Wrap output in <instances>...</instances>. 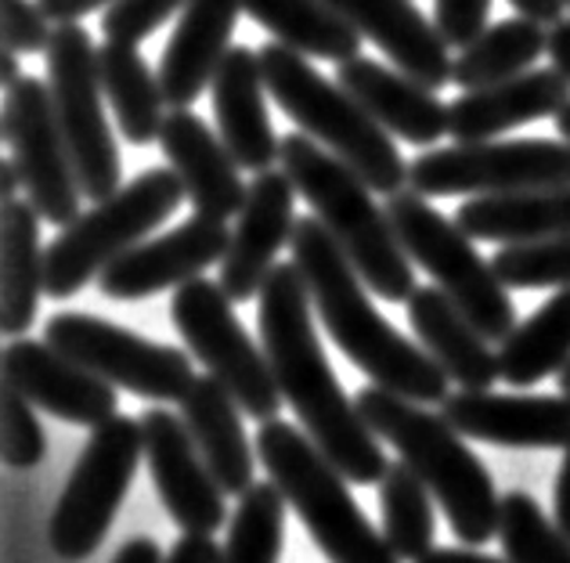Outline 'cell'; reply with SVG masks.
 Listing matches in <instances>:
<instances>
[{"label":"cell","mask_w":570,"mask_h":563,"mask_svg":"<svg viewBox=\"0 0 570 563\" xmlns=\"http://www.w3.org/2000/svg\"><path fill=\"white\" fill-rule=\"evenodd\" d=\"M40 210L29 199L4 203V275H0V329L19 339L33 329L43 293Z\"/></svg>","instance_id":"cell-30"},{"label":"cell","mask_w":570,"mask_h":563,"mask_svg":"<svg viewBox=\"0 0 570 563\" xmlns=\"http://www.w3.org/2000/svg\"><path fill=\"white\" fill-rule=\"evenodd\" d=\"M214 112H217V135L228 145V152L243 170L264 174L275 170L282 156V141L275 138L272 112H267V87H264V69H261V51L235 43L224 55L214 83Z\"/></svg>","instance_id":"cell-21"},{"label":"cell","mask_w":570,"mask_h":563,"mask_svg":"<svg viewBox=\"0 0 570 563\" xmlns=\"http://www.w3.org/2000/svg\"><path fill=\"white\" fill-rule=\"evenodd\" d=\"M98 72L105 101L116 112L119 138L130 145L159 141V130L167 124V95H163L159 72L148 69L138 43L105 40L98 48Z\"/></svg>","instance_id":"cell-29"},{"label":"cell","mask_w":570,"mask_h":563,"mask_svg":"<svg viewBox=\"0 0 570 563\" xmlns=\"http://www.w3.org/2000/svg\"><path fill=\"white\" fill-rule=\"evenodd\" d=\"M4 383L22 391L40 412L72 426L95 429L119 412V394L112 383L66 358L48 339H11L4 347Z\"/></svg>","instance_id":"cell-18"},{"label":"cell","mask_w":570,"mask_h":563,"mask_svg":"<svg viewBox=\"0 0 570 563\" xmlns=\"http://www.w3.org/2000/svg\"><path fill=\"white\" fill-rule=\"evenodd\" d=\"M380 510H383V539L401 560L415 563L433 550V492L415 477L409 463H390L386 477L380 481Z\"/></svg>","instance_id":"cell-34"},{"label":"cell","mask_w":570,"mask_h":563,"mask_svg":"<svg viewBox=\"0 0 570 563\" xmlns=\"http://www.w3.org/2000/svg\"><path fill=\"white\" fill-rule=\"evenodd\" d=\"M549 58H552V69H560L570 80V19H560L549 29Z\"/></svg>","instance_id":"cell-47"},{"label":"cell","mask_w":570,"mask_h":563,"mask_svg":"<svg viewBox=\"0 0 570 563\" xmlns=\"http://www.w3.org/2000/svg\"><path fill=\"white\" fill-rule=\"evenodd\" d=\"M557 130H560V141L570 145V106L557 116Z\"/></svg>","instance_id":"cell-51"},{"label":"cell","mask_w":570,"mask_h":563,"mask_svg":"<svg viewBox=\"0 0 570 563\" xmlns=\"http://www.w3.org/2000/svg\"><path fill=\"white\" fill-rule=\"evenodd\" d=\"M567 4H570V0H567Z\"/></svg>","instance_id":"cell-53"},{"label":"cell","mask_w":570,"mask_h":563,"mask_svg":"<svg viewBox=\"0 0 570 563\" xmlns=\"http://www.w3.org/2000/svg\"><path fill=\"white\" fill-rule=\"evenodd\" d=\"M570 106V80L560 69H531L523 77L480 87V91H462L448 106V135L459 145L466 141H491L505 130L557 120Z\"/></svg>","instance_id":"cell-23"},{"label":"cell","mask_w":570,"mask_h":563,"mask_svg":"<svg viewBox=\"0 0 570 563\" xmlns=\"http://www.w3.org/2000/svg\"><path fill=\"white\" fill-rule=\"evenodd\" d=\"M570 365V286L557 289L499 344V368L509 387H534Z\"/></svg>","instance_id":"cell-32"},{"label":"cell","mask_w":570,"mask_h":563,"mask_svg":"<svg viewBox=\"0 0 570 563\" xmlns=\"http://www.w3.org/2000/svg\"><path fill=\"white\" fill-rule=\"evenodd\" d=\"M141 458V419L116 412L109 423L91 429L48 524L51 550L66 563H80L98 553V545L112 527L119 502L130 492Z\"/></svg>","instance_id":"cell-11"},{"label":"cell","mask_w":570,"mask_h":563,"mask_svg":"<svg viewBox=\"0 0 570 563\" xmlns=\"http://www.w3.org/2000/svg\"><path fill=\"white\" fill-rule=\"evenodd\" d=\"M409 325L444 376L462 391H491L502 379L491 339L438 286H419L409 300Z\"/></svg>","instance_id":"cell-26"},{"label":"cell","mask_w":570,"mask_h":563,"mask_svg":"<svg viewBox=\"0 0 570 563\" xmlns=\"http://www.w3.org/2000/svg\"><path fill=\"white\" fill-rule=\"evenodd\" d=\"M499 542L509 563H570V539L523 492L502 495Z\"/></svg>","instance_id":"cell-36"},{"label":"cell","mask_w":570,"mask_h":563,"mask_svg":"<svg viewBox=\"0 0 570 563\" xmlns=\"http://www.w3.org/2000/svg\"><path fill=\"white\" fill-rule=\"evenodd\" d=\"M325 4L340 11L401 72L426 83L430 91L452 83L455 58L448 55L452 48L412 0H325Z\"/></svg>","instance_id":"cell-22"},{"label":"cell","mask_w":570,"mask_h":563,"mask_svg":"<svg viewBox=\"0 0 570 563\" xmlns=\"http://www.w3.org/2000/svg\"><path fill=\"white\" fill-rule=\"evenodd\" d=\"M289 249L325 333L376 387L394 391L419 405H441L452 394L448 391L452 379L423 350V344L401 336L372 307L365 278L357 275L351 257L336 246L318 217H296Z\"/></svg>","instance_id":"cell-2"},{"label":"cell","mask_w":570,"mask_h":563,"mask_svg":"<svg viewBox=\"0 0 570 563\" xmlns=\"http://www.w3.org/2000/svg\"><path fill=\"white\" fill-rule=\"evenodd\" d=\"M253 444H257L267 481L278 484V492L304 521L311 542L328 563H401L383 531L372 527L354 502L347 477L328 463L304 429L285 419H267L261 423Z\"/></svg>","instance_id":"cell-6"},{"label":"cell","mask_w":570,"mask_h":563,"mask_svg":"<svg viewBox=\"0 0 570 563\" xmlns=\"http://www.w3.org/2000/svg\"><path fill=\"white\" fill-rule=\"evenodd\" d=\"M455 225L480 243L520 246L570 235V185L509 191V196H473L459 206Z\"/></svg>","instance_id":"cell-28"},{"label":"cell","mask_w":570,"mask_h":563,"mask_svg":"<svg viewBox=\"0 0 570 563\" xmlns=\"http://www.w3.org/2000/svg\"><path fill=\"white\" fill-rule=\"evenodd\" d=\"M163 560H167V556L159 553V545L153 539L138 535V539H127L124 545H119V553H116L112 563H163Z\"/></svg>","instance_id":"cell-46"},{"label":"cell","mask_w":570,"mask_h":563,"mask_svg":"<svg viewBox=\"0 0 570 563\" xmlns=\"http://www.w3.org/2000/svg\"><path fill=\"white\" fill-rule=\"evenodd\" d=\"M257 325L275 383L285 402L293 405L304 434L351 484H380L390 463L380 448V437L343 394L333 365L325 358L318 329H314L307 282L293 260L275 264V271L267 275Z\"/></svg>","instance_id":"cell-1"},{"label":"cell","mask_w":570,"mask_h":563,"mask_svg":"<svg viewBox=\"0 0 570 563\" xmlns=\"http://www.w3.org/2000/svg\"><path fill=\"white\" fill-rule=\"evenodd\" d=\"M415 563H509V560L484 556V553H476L473 545H462V550H438V545H433V550L426 556H419Z\"/></svg>","instance_id":"cell-48"},{"label":"cell","mask_w":570,"mask_h":563,"mask_svg":"<svg viewBox=\"0 0 570 563\" xmlns=\"http://www.w3.org/2000/svg\"><path fill=\"white\" fill-rule=\"evenodd\" d=\"M185 199V185L174 170L138 174L116 196L95 203L72 225L58 228L43 254V293L55 300L77 296L91 278L98 282L116 257L145 243L163 220L174 217Z\"/></svg>","instance_id":"cell-7"},{"label":"cell","mask_w":570,"mask_h":563,"mask_svg":"<svg viewBox=\"0 0 570 563\" xmlns=\"http://www.w3.org/2000/svg\"><path fill=\"white\" fill-rule=\"evenodd\" d=\"M523 19H534V22H542V26H557L563 19V8H567V0H509Z\"/></svg>","instance_id":"cell-45"},{"label":"cell","mask_w":570,"mask_h":563,"mask_svg":"<svg viewBox=\"0 0 570 563\" xmlns=\"http://www.w3.org/2000/svg\"><path fill=\"white\" fill-rule=\"evenodd\" d=\"M159 148L170 170L181 177L195 214L217 220L238 217L249 185L243 181V167L228 152V145L206 127V120L188 109H174L159 130Z\"/></svg>","instance_id":"cell-20"},{"label":"cell","mask_w":570,"mask_h":563,"mask_svg":"<svg viewBox=\"0 0 570 563\" xmlns=\"http://www.w3.org/2000/svg\"><path fill=\"white\" fill-rule=\"evenodd\" d=\"M0 185H4V203L22 199L19 191H26V185H22L19 167H14V159H4V167H0Z\"/></svg>","instance_id":"cell-49"},{"label":"cell","mask_w":570,"mask_h":563,"mask_svg":"<svg viewBox=\"0 0 570 563\" xmlns=\"http://www.w3.org/2000/svg\"><path fill=\"white\" fill-rule=\"evenodd\" d=\"M163 563H224V550L209 535H181Z\"/></svg>","instance_id":"cell-42"},{"label":"cell","mask_w":570,"mask_h":563,"mask_svg":"<svg viewBox=\"0 0 570 563\" xmlns=\"http://www.w3.org/2000/svg\"><path fill=\"white\" fill-rule=\"evenodd\" d=\"M43 8V14L55 22V26H66V22H80L83 14H91L98 8H109L116 0H37Z\"/></svg>","instance_id":"cell-43"},{"label":"cell","mask_w":570,"mask_h":563,"mask_svg":"<svg viewBox=\"0 0 570 563\" xmlns=\"http://www.w3.org/2000/svg\"><path fill=\"white\" fill-rule=\"evenodd\" d=\"M37 405L22 391L4 383V463L14 470H33L43 463L48 437L37 419Z\"/></svg>","instance_id":"cell-38"},{"label":"cell","mask_w":570,"mask_h":563,"mask_svg":"<svg viewBox=\"0 0 570 563\" xmlns=\"http://www.w3.org/2000/svg\"><path fill=\"white\" fill-rule=\"evenodd\" d=\"M296 196L299 191L285 170H264L249 181L246 203L232 228L228 254L220 260V286L235 304L261 296L267 275L278 264V254L293 243Z\"/></svg>","instance_id":"cell-17"},{"label":"cell","mask_w":570,"mask_h":563,"mask_svg":"<svg viewBox=\"0 0 570 563\" xmlns=\"http://www.w3.org/2000/svg\"><path fill=\"white\" fill-rule=\"evenodd\" d=\"M542 55H549V29L542 22L523 19V14L502 19L455 55L452 83H459L462 91H480V87L531 72Z\"/></svg>","instance_id":"cell-33"},{"label":"cell","mask_w":570,"mask_h":563,"mask_svg":"<svg viewBox=\"0 0 570 563\" xmlns=\"http://www.w3.org/2000/svg\"><path fill=\"white\" fill-rule=\"evenodd\" d=\"M336 80L362 101L365 112L386 135L409 145H433L448 135V106L438 98V91L412 80L409 72L357 55L351 62H340Z\"/></svg>","instance_id":"cell-25"},{"label":"cell","mask_w":570,"mask_h":563,"mask_svg":"<svg viewBox=\"0 0 570 563\" xmlns=\"http://www.w3.org/2000/svg\"><path fill=\"white\" fill-rule=\"evenodd\" d=\"M232 304L235 300L224 293L220 282L191 278L174 293L170 322L188 344L191 358L203 362L206 376H214L249 419H278L285 397L275 383L272 362L264 347L253 344Z\"/></svg>","instance_id":"cell-9"},{"label":"cell","mask_w":570,"mask_h":563,"mask_svg":"<svg viewBox=\"0 0 570 563\" xmlns=\"http://www.w3.org/2000/svg\"><path fill=\"white\" fill-rule=\"evenodd\" d=\"M4 141L40 217L55 228L72 225L80 217L83 188L66 135L58 127L51 87L43 80L22 77L11 91H4Z\"/></svg>","instance_id":"cell-14"},{"label":"cell","mask_w":570,"mask_h":563,"mask_svg":"<svg viewBox=\"0 0 570 563\" xmlns=\"http://www.w3.org/2000/svg\"><path fill=\"white\" fill-rule=\"evenodd\" d=\"M494 271L513 289H567L570 286V235L549 243L502 246L494 254Z\"/></svg>","instance_id":"cell-37"},{"label":"cell","mask_w":570,"mask_h":563,"mask_svg":"<svg viewBox=\"0 0 570 563\" xmlns=\"http://www.w3.org/2000/svg\"><path fill=\"white\" fill-rule=\"evenodd\" d=\"M243 11L278 43L322 62H351L362 55V33L325 0H243Z\"/></svg>","instance_id":"cell-31"},{"label":"cell","mask_w":570,"mask_h":563,"mask_svg":"<svg viewBox=\"0 0 570 563\" xmlns=\"http://www.w3.org/2000/svg\"><path fill=\"white\" fill-rule=\"evenodd\" d=\"M43 339L66 358L112 383L116 391L145 397V402H181L199 379L185 350L156 344V339H145L124 325L83 315V310L51 315L43 325Z\"/></svg>","instance_id":"cell-13"},{"label":"cell","mask_w":570,"mask_h":563,"mask_svg":"<svg viewBox=\"0 0 570 563\" xmlns=\"http://www.w3.org/2000/svg\"><path fill=\"white\" fill-rule=\"evenodd\" d=\"M354 405L372 434L397 448L401 463H409L415 477H423L462 545L499 539L502 498L494 492L491 473L441 412H430L376 383L357 391Z\"/></svg>","instance_id":"cell-3"},{"label":"cell","mask_w":570,"mask_h":563,"mask_svg":"<svg viewBox=\"0 0 570 563\" xmlns=\"http://www.w3.org/2000/svg\"><path fill=\"white\" fill-rule=\"evenodd\" d=\"M0 80H4V91H11V87L22 80V55L4 48V58H0Z\"/></svg>","instance_id":"cell-50"},{"label":"cell","mask_w":570,"mask_h":563,"mask_svg":"<svg viewBox=\"0 0 570 563\" xmlns=\"http://www.w3.org/2000/svg\"><path fill=\"white\" fill-rule=\"evenodd\" d=\"M264 87L278 101V109L299 127V135L318 141L325 152H333L362 177V181L380 191V196H397L409 185V167L397 145L386 130L372 120L365 106L357 101L340 80L322 77L311 66L307 55H299L285 43L272 40L261 51Z\"/></svg>","instance_id":"cell-5"},{"label":"cell","mask_w":570,"mask_h":563,"mask_svg":"<svg viewBox=\"0 0 570 563\" xmlns=\"http://www.w3.org/2000/svg\"><path fill=\"white\" fill-rule=\"evenodd\" d=\"M557 379H560V391H563V394H567V397H570V365H567V368H563V373H560V376H557Z\"/></svg>","instance_id":"cell-52"},{"label":"cell","mask_w":570,"mask_h":563,"mask_svg":"<svg viewBox=\"0 0 570 563\" xmlns=\"http://www.w3.org/2000/svg\"><path fill=\"white\" fill-rule=\"evenodd\" d=\"M181 419L206 458L224 495H246L257 477V444H249L243 426V408L214 376H199L181 397Z\"/></svg>","instance_id":"cell-27"},{"label":"cell","mask_w":570,"mask_h":563,"mask_svg":"<svg viewBox=\"0 0 570 563\" xmlns=\"http://www.w3.org/2000/svg\"><path fill=\"white\" fill-rule=\"evenodd\" d=\"M441 416L466 441L499 448H570V397L455 391L441 402Z\"/></svg>","instance_id":"cell-19"},{"label":"cell","mask_w":570,"mask_h":563,"mask_svg":"<svg viewBox=\"0 0 570 563\" xmlns=\"http://www.w3.org/2000/svg\"><path fill=\"white\" fill-rule=\"evenodd\" d=\"M43 62H48L55 116L66 135L83 199L101 203L116 196L119 177H124V159H119L112 127L105 120L98 48L91 43V33L77 22L55 26L48 51H43Z\"/></svg>","instance_id":"cell-10"},{"label":"cell","mask_w":570,"mask_h":563,"mask_svg":"<svg viewBox=\"0 0 570 563\" xmlns=\"http://www.w3.org/2000/svg\"><path fill=\"white\" fill-rule=\"evenodd\" d=\"M282 170L289 174L296 191L311 203L314 217L328 228L336 246L351 257L357 275L372 293L390 304H409L415 286L412 257L404 254L386 210L372 199V191L347 162L325 152L307 135L282 138Z\"/></svg>","instance_id":"cell-4"},{"label":"cell","mask_w":570,"mask_h":563,"mask_svg":"<svg viewBox=\"0 0 570 563\" xmlns=\"http://www.w3.org/2000/svg\"><path fill=\"white\" fill-rule=\"evenodd\" d=\"M285 506L289 502L275 481H257L246 495H238L228 542H224V563H278Z\"/></svg>","instance_id":"cell-35"},{"label":"cell","mask_w":570,"mask_h":563,"mask_svg":"<svg viewBox=\"0 0 570 563\" xmlns=\"http://www.w3.org/2000/svg\"><path fill=\"white\" fill-rule=\"evenodd\" d=\"M141 419L145 463L167 506L170 521L185 535H214L224 524V487L214 481L206 458L195 448L181 416L167 408H148Z\"/></svg>","instance_id":"cell-16"},{"label":"cell","mask_w":570,"mask_h":563,"mask_svg":"<svg viewBox=\"0 0 570 563\" xmlns=\"http://www.w3.org/2000/svg\"><path fill=\"white\" fill-rule=\"evenodd\" d=\"M51 19L33 0H4V48L14 55H43L51 43Z\"/></svg>","instance_id":"cell-40"},{"label":"cell","mask_w":570,"mask_h":563,"mask_svg":"<svg viewBox=\"0 0 570 563\" xmlns=\"http://www.w3.org/2000/svg\"><path fill=\"white\" fill-rule=\"evenodd\" d=\"M491 0H433V26L448 48H466L488 29Z\"/></svg>","instance_id":"cell-41"},{"label":"cell","mask_w":570,"mask_h":563,"mask_svg":"<svg viewBox=\"0 0 570 563\" xmlns=\"http://www.w3.org/2000/svg\"><path fill=\"white\" fill-rule=\"evenodd\" d=\"M552 524L570 539V448L563 452L560 477H557V487H552Z\"/></svg>","instance_id":"cell-44"},{"label":"cell","mask_w":570,"mask_h":563,"mask_svg":"<svg viewBox=\"0 0 570 563\" xmlns=\"http://www.w3.org/2000/svg\"><path fill=\"white\" fill-rule=\"evenodd\" d=\"M570 185V145L552 138L466 141L412 159L409 188L441 196H509V191Z\"/></svg>","instance_id":"cell-12"},{"label":"cell","mask_w":570,"mask_h":563,"mask_svg":"<svg viewBox=\"0 0 570 563\" xmlns=\"http://www.w3.org/2000/svg\"><path fill=\"white\" fill-rule=\"evenodd\" d=\"M243 0H188L163 48L159 83L170 109H188L214 83L224 55L232 51Z\"/></svg>","instance_id":"cell-24"},{"label":"cell","mask_w":570,"mask_h":563,"mask_svg":"<svg viewBox=\"0 0 570 563\" xmlns=\"http://www.w3.org/2000/svg\"><path fill=\"white\" fill-rule=\"evenodd\" d=\"M386 217L394 225L404 254L412 257L466 315L488 339H502L517 329V307L509 300L505 282L494 271V264L476 254V246L455 220H448L441 210H433L426 196L419 191H397L386 199Z\"/></svg>","instance_id":"cell-8"},{"label":"cell","mask_w":570,"mask_h":563,"mask_svg":"<svg viewBox=\"0 0 570 563\" xmlns=\"http://www.w3.org/2000/svg\"><path fill=\"white\" fill-rule=\"evenodd\" d=\"M185 8H188V0H116V4H109L101 14L105 40L141 43Z\"/></svg>","instance_id":"cell-39"},{"label":"cell","mask_w":570,"mask_h":563,"mask_svg":"<svg viewBox=\"0 0 570 563\" xmlns=\"http://www.w3.org/2000/svg\"><path fill=\"white\" fill-rule=\"evenodd\" d=\"M232 228L228 220L195 214L167 235L145 239L124 257H116L101 271L98 289L109 300H145L163 289H181L185 282L203 278L209 264H220L228 254Z\"/></svg>","instance_id":"cell-15"}]
</instances>
